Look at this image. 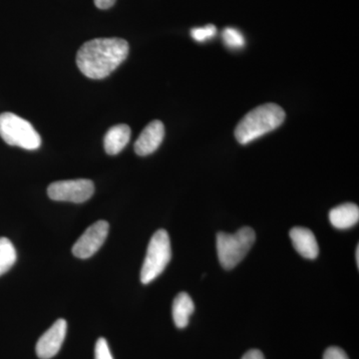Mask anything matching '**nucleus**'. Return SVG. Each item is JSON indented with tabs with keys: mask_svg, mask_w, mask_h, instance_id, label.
I'll return each instance as SVG.
<instances>
[{
	"mask_svg": "<svg viewBox=\"0 0 359 359\" xmlns=\"http://www.w3.org/2000/svg\"><path fill=\"white\" fill-rule=\"evenodd\" d=\"M129 44L122 39H96L85 42L77 52L78 68L90 79L109 76L126 60Z\"/></svg>",
	"mask_w": 359,
	"mask_h": 359,
	"instance_id": "1",
	"label": "nucleus"
},
{
	"mask_svg": "<svg viewBox=\"0 0 359 359\" xmlns=\"http://www.w3.org/2000/svg\"><path fill=\"white\" fill-rule=\"evenodd\" d=\"M285 119V113L280 106L264 104L250 111L241 120L235 130L236 139L238 143L245 145L278 128Z\"/></svg>",
	"mask_w": 359,
	"mask_h": 359,
	"instance_id": "2",
	"label": "nucleus"
},
{
	"mask_svg": "<svg viewBox=\"0 0 359 359\" xmlns=\"http://www.w3.org/2000/svg\"><path fill=\"white\" fill-rule=\"evenodd\" d=\"M256 242V233L249 226L241 229L236 233H219L217 235V252L219 264L224 269L237 266Z\"/></svg>",
	"mask_w": 359,
	"mask_h": 359,
	"instance_id": "3",
	"label": "nucleus"
},
{
	"mask_svg": "<svg viewBox=\"0 0 359 359\" xmlns=\"http://www.w3.org/2000/svg\"><path fill=\"white\" fill-rule=\"evenodd\" d=\"M0 137L8 145L25 150H37L41 146L40 135L32 123L11 112L0 115Z\"/></svg>",
	"mask_w": 359,
	"mask_h": 359,
	"instance_id": "4",
	"label": "nucleus"
},
{
	"mask_svg": "<svg viewBox=\"0 0 359 359\" xmlns=\"http://www.w3.org/2000/svg\"><path fill=\"white\" fill-rule=\"evenodd\" d=\"M172 259L171 242L167 231L159 230L149 243L140 280L144 285L152 283L165 271Z\"/></svg>",
	"mask_w": 359,
	"mask_h": 359,
	"instance_id": "5",
	"label": "nucleus"
},
{
	"mask_svg": "<svg viewBox=\"0 0 359 359\" xmlns=\"http://www.w3.org/2000/svg\"><path fill=\"white\" fill-rule=\"evenodd\" d=\"M95 187L87 179L67 180L54 182L47 189L49 198L58 202L80 203L86 202L93 196Z\"/></svg>",
	"mask_w": 359,
	"mask_h": 359,
	"instance_id": "6",
	"label": "nucleus"
},
{
	"mask_svg": "<svg viewBox=\"0 0 359 359\" xmlns=\"http://www.w3.org/2000/svg\"><path fill=\"white\" fill-rule=\"evenodd\" d=\"M109 233V224L105 221L96 222L90 226L72 248L78 259H89L102 247Z\"/></svg>",
	"mask_w": 359,
	"mask_h": 359,
	"instance_id": "7",
	"label": "nucleus"
},
{
	"mask_svg": "<svg viewBox=\"0 0 359 359\" xmlns=\"http://www.w3.org/2000/svg\"><path fill=\"white\" fill-rule=\"evenodd\" d=\"M67 332V323L63 318L56 320L36 344V354L40 359L54 358L60 351Z\"/></svg>",
	"mask_w": 359,
	"mask_h": 359,
	"instance_id": "8",
	"label": "nucleus"
},
{
	"mask_svg": "<svg viewBox=\"0 0 359 359\" xmlns=\"http://www.w3.org/2000/svg\"><path fill=\"white\" fill-rule=\"evenodd\" d=\"M165 136L164 124L159 120L151 122L142 131L138 140L135 143L134 149L137 155L148 156L153 154L160 147Z\"/></svg>",
	"mask_w": 359,
	"mask_h": 359,
	"instance_id": "9",
	"label": "nucleus"
},
{
	"mask_svg": "<svg viewBox=\"0 0 359 359\" xmlns=\"http://www.w3.org/2000/svg\"><path fill=\"white\" fill-rule=\"evenodd\" d=\"M290 237L294 249L302 257L314 259L318 256V241L309 229L295 226L290 230Z\"/></svg>",
	"mask_w": 359,
	"mask_h": 359,
	"instance_id": "10",
	"label": "nucleus"
},
{
	"mask_svg": "<svg viewBox=\"0 0 359 359\" xmlns=\"http://www.w3.org/2000/svg\"><path fill=\"white\" fill-rule=\"evenodd\" d=\"M131 138V129L128 125L120 124L111 127L104 138V148L109 155H117L126 147Z\"/></svg>",
	"mask_w": 359,
	"mask_h": 359,
	"instance_id": "11",
	"label": "nucleus"
},
{
	"mask_svg": "<svg viewBox=\"0 0 359 359\" xmlns=\"http://www.w3.org/2000/svg\"><path fill=\"white\" fill-rule=\"evenodd\" d=\"M330 224L339 230L353 228L359 221V209L353 203L337 205L330 212Z\"/></svg>",
	"mask_w": 359,
	"mask_h": 359,
	"instance_id": "12",
	"label": "nucleus"
},
{
	"mask_svg": "<svg viewBox=\"0 0 359 359\" xmlns=\"http://www.w3.org/2000/svg\"><path fill=\"white\" fill-rule=\"evenodd\" d=\"M195 311V304L187 292H180L175 297L172 313L175 325L178 328H185L189 325L191 316Z\"/></svg>",
	"mask_w": 359,
	"mask_h": 359,
	"instance_id": "13",
	"label": "nucleus"
},
{
	"mask_svg": "<svg viewBox=\"0 0 359 359\" xmlns=\"http://www.w3.org/2000/svg\"><path fill=\"white\" fill-rule=\"evenodd\" d=\"M16 259L18 255L13 243L7 238H0V276L13 268Z\"/></svg>",
	"mask_w": 359,
	"mask_h": 359,
	"instance_id": "14",
	"label": "nucleus"
},
{
	"mask_svg": "<svg viewBox=\"0 0 359 359\" xmlns=\"http://www.w3.org/2000/svg\"><path fill=\"white\" fill-rule=\"evenodd\" d=\"M223 39L224 44L230 48H242L245 46L244 35L236 28H226L223 32Z\"/></svg>",
	"mask_w": 359,
	"mask_h": 359,
	"instance_id": "15",
	"label": "nucleus"
},
{
	"mask_svg": "<svg viewBox=\"0 0 359 359\" xmlns=\"http://www.w3.org/2000/svg\"><path fill=\"white\" fill-rule=\"evenodd\" d=\"M217 28L216 26L212 25H208L205 27L194 28L191 32L193 39L198 42H204L205 40L212 39L216 35Z\"/></svg>",
	"mask_w": 359,
	"mask_h": 359,
	"instance_id": "16",
	"label": "nucleus"
},
{
	"mask_svg": "<svg viewBox=\"0 0 359 359\" xmlns=\"http://www.w3.org/2000/svg\"><path fill=\"white\" fill-rule=\"evenodd\" d=\"M95 359H113L107 340L101 337L97 340L95 346Z\"/></svg>",
	"mask_w": 359,
	"mask_h": 359,
	"instance_id": "17",
	"label": "nucleus"
},
{
	"mask_svg": "<svg viewBox=\"0 0 359 359\" xmlns=\"http://www.w3.org/2000/svg\"><path fill=\"white\" fill-rule=\"evenodd\" d=\"M323 359H349L344 349L337 346L328 347L323 354Z\"/></svg>",
	"mask_w": 359,
	"mask_h": 359,
	"instance_id": "18",
	"label": "nucleus"
},
{
	"mask_svg": "<svg viewBox=\"0 0 359 359\" xmlns=\"http://www.w3.org/2000/svg\"><path fill=\"white\" fill-rule=\"evenodd\" d=\"M242 359H266L264 358L263 353L257 351V349H252L244 354Z\"/></svg>",
	"mask_w": 359,
	"mask_h": 359,
	"instance_id": "19",
	"label": "nucleus"
},
{
	"mask_svg": "<svg viewBox=\"0 0 359 359\" xmlns=\"http://www.w3.org/2000/svg\"><path fill=\"white\" fill-rule=\"evenodd\" d=\"M95 6L100 9H108L114 6L116 0H94Z\"/></svg>",
	"mask_w": 359,
	"mask_h": 359,
	"instance_id": "20",
	"label": "nucleus"
},
{
	"mask_svg": "<svg viewBox=\"0 0 359 359\" xmlns=\"http://www.w3.org/2000/svg\"><path fill=\"white\" fill-rule=\"evenodd\" d=\"M355 256H356V264H358V268L359 266V245H358V248H356V252H355Z\"/></svg>",
	"mask_w": 359,
	"mask_h": 359,
	"instance_id": "21",
	"label": "nucleus"
}]
</instances>
